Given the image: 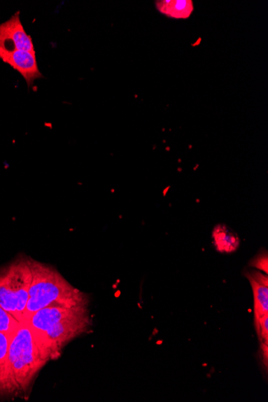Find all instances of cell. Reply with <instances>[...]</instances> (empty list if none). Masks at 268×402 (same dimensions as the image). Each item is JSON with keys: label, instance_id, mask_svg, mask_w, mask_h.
I'll list each match as a JSON object with an SVG mask.
<instances>
[{"label": "cell", "instance_id": "obj_7", "mask_svg": "<svg viewBox=\"0 0 268 402\" xmlns=\"http://www.w3.org/2000/svg\"><path fill=\"white\" fill-rule=\"evenodd\" d=\"M253 289L254 298L255 326L268 318V277L260 271H249L245 273Z\"/></svg>", "mask_w": 268, "mask_h": 402}, {"label": "cell", "instance_id": "obj_5", "mask_svg": "<svg viewBox=\"0 0 268 402\" xmlns=\"http://www.w3.org/2000/svg\"><path fill=\"white\" fill-rule=\"evenodd\" d=\"M15 50L35 53L34 42L21 23L19 12L0 25V52Z\"/></svg>", "mask_w": 268, "mask_h": 402}, {"label": "cell", "instance_id": "obj_1", "mask_svg": "<svg viewBox=\"0 0 268 402\" xmlns=\"http://www.w3.org/2000/svg\"><path fill=\"white\" fill-rule=\"evenodd\" d=\"M90 305L48 307L27 319L38 348L49 361L57 360L69 343L90 333Z\"/></svg>", "mask_w": 268, "mask_h": 402}, {"label": "cell", "instance_id": "obj_6", "mask_svg": "<svg viewBox=\"0 0 268 402\" xmlns=\"http://www.w3.org/2000/svg\"><path fill=\"white\" fill-rule=\"evenodd\" d=\"M0 59L23 76L27 85H34V81L42 77L36 62V53L15 50L0 52Z\"/></svg>", "mask_w": 268, "mask_h": 402}, {"label": "cell", "instance_id": "obj_12", "mask_svg": "<svg viewBox=\"0 0 268 402\" xmlns=\"http://www.w3.org/2000/svg\"><path fill=\"white\" fill-rule=\"evenodd\" d=\"M267 251L262 250L259 252L253 260L250 261V267H253L259 270L262 272L267 275L268 272V261H267Z\"/></svg>", "mask_w": 268, "mask_h": 402}, {"label": "cell", "instance_id": "obj_10", "mask_svg": "<svg viewBox=\"0 0 268 402\" xmlns=\"http://www.w3.org/2000/svg\"><path fill=\"white\" fill-rule=\"evenodd\" d=\"M13 335L0 332V400L10 398L7 388V363L9 345Z\"/></svg>", "mask_w": 268, "mask_h": 402}, {"label": "cell", "instance_id": "obj_4", "mask_svg": "<svg viewBox=\"0 0 268 402\" xmlns=\"http://www.w3.org/2000/svg\"><path fill=\"white\" fill-rule=\"evenodd\" d=\"M31 282V258L20 257L0 269V306L20 323L26 321V307Z\"/></svg>", "mask_w": 268, "mask_h": 402}, {"label": "cell", "instance_id": "obj_3", "mask_svg": "<svg viewBox=\"0 0 268 402\" xmlns=\"http://www.w3.org/2000/svg\"><path fill=\"white\" fill-rule=\"evenodd\" d=\"M31 269L26 321L45 307L90 304V296L73 287L53 266L31 258Z\"/></svg>", "mask_w": 268, "mask_h": 402}, {"label": "cell", "instance_id": "obj_2", "mask_svg": "<svg viewBox=\"0 0 268 402\" xmlns=\"http://www.w3.org/2000/svg\"><path fill=\"white\" fill-rule=\"evenodd\" d=\"M49 361L38 348L27 321L22 322L9 345L7 388L10 398H29L36 380Z\"/></svg>", "mask_w": 268, "mask_h": 402}, {"label": "cell", "instance_id": "obj_11", "mask_svg": "<svg viewBox=\"0 0 268 402\" xmlns=\"http://www.w3.org/2000/svg\"><path fill=\"white\" fill-rule=\"evenodd\" d=\"M20 324L17 319L0 306V332L13 335Z\"/></svg>", "mask_w": 268, "mask_h": 402}, {"label": "cell", "instance_id": "obj_8", "mask_svg": "<svg viewBox=\"0 0 268 402\" xmlns=\"http://www.w3.org/2000/svg\"><path fill=\"white\" fill-rule=\"evenodd\" d=\"M213 243L220 253H233L239 249L240 240L237 233L225 225H217L212 233Z\"/></svg>", "mask_w": 268, "mask_h": 402}, {"label": "cell", "instance_id": "obj_9", "mask_svg": "<svg viewBox=\"0 0 268 402\" xmlns=\"http://www.w3.org/2000/svg\"><path fill=\"white\" fill-rule=\"evenodd\" d=\"M155 6L158 12L174 19H188L194 12L191 0H162L156 1Z\"/></svg>", "mask_w": 268, "mask_h": 402}]
</instances>
